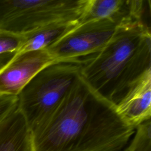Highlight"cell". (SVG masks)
Instances as JSON below:
<instances>
[{
	"instance_id": "cell-1",
	"label": "cell",
	"mask_w": 151,
	"mask_h": 151,
	"mask_svg": "<svg viewBox=\"0 0 151 151\" xmlns=\"http://www.w3.org/2000/svg\"><path fill=\"white\" fill-rule=\"evenodd\" d=\"M135 130L81 77L31 132L30 151H122Z\"/></svg>"
},
{
	"instance_id": "cell-2",
	"label": "cell",
	"mask_w": 151,
	"mask_h": 151,
	"mask_svg": "<svg viewBox=\"0 0 151 151\" xmlns=\"http://www.w3.org/2000/svg\"><path fill=\"white\" fill-rule=\"evenodd\" d=\"M78 60L84 81L116 107L151 74L150 25L135 22L117 26L101 50Z\"/></svg>"
},
{
	"instance_id": "cell-3",
	"label": "cell",
	"mask_w": 151,
	"mask_h": 151,
	"mask_svg": "<svg viewBox=\"0 0 151 151\" xmlns=\"http://www.w3.org/2000/svg\"><path fill=\"white\" fill-rule=\"evenodd\" d=\"M78 59L55 61L39 71L17 96L31 132L41 126L81 78Z\"/></svg>"
},
{
	"instance_id": "cell-4",
	"label": "cell",
	"mask_w": 151,
	"mask_h": 151,
	"mask_svg": "<svg viewBox=\"0 0 151 151\" xmlns=\"http://www.w3.org/2000/svg\"><path fill=\"white\" fill-rule=\"evenodd\" d=\"M89 0H10L2 19L7 30L24 35L48 24L81 19Z\"/></svg>"
},
{
	"instance_id": "cell-5",
	"label": "cell",
	"mask_w": 151,
	"mask_h": 151,
	"mask_svg": "<svg viewBox=\"0 0 151 151\" xmlns=\"http://www.w3.org/2000/svg\"><path fill=\"white\" fill-rule=\"evenodd\" d=\"M117 25L107 18L80 23L45 50L55 61L77 60L101 50Z\"/></svg>"
},
{
	"instance_id": "cell-6",
	"label": "cell",
	"mask_w": 151,
	"mask_h": 151,
	"mask_svg": "<svg viewBox=\"0 0 151 151\" xmlns=\"http://www.w3.org/2000/svg\"><path fill=\"white\" fill-rule=\"evenodd\" d=\"M55 61L46 50L17 54L0 70V95L17 96L39 71Z\"/></svg>"
},
{
	"instance_id": "cell-7",
	"label": "cell",
	"mask_w": 151,
	"mask_h": 151,
	"mask_svg": "<svg viewBox=\"0 0 151 151\" xmlns=\"http://www.w3.org/2000/svg\"><path fill=\"white\" fill-rule=\"evenodd\" d=\"M107 18L117 26L135 22L150 24V0H89L81 23Z\"/></svg>"
},
{
	"instance_id": "cell-8",
	"label": "cell",
	"mask_w": 151,
	"mask_h": 151,
	"mask_svg": "<svg viewBox=\"0 0 151 151\" xmlns=\"http://www.w3.org/2000/svg\"><path fill=\"white\" fill-rule=\"evenodd\" d=\"M121 117L136 128L151 116V74L145 77L115 107Z\"/></svg>"
},
{
	"instance_id": "cell-9",
	"label": "cell",
	"mask_w": 151,
	"mask_h": 151,
	"mask_svg": "<svg viewBox=\"0 0 151 151\" xmlns=\"http://www.w3.org/2000/svg\"><path fill=\"white\" fill-rule=\"evenodd\" d=\"M31 131L17 104L0 121V151H30Z\"/></svg>"
},
{
	"instance_id": "cell-10",
	"label": "cell",
	"mask_w": 151,
	"mask_h": 151,
	"mask_svg": "<svg viewBox=\"0 0 151 151\" xmlns=\"http://www.w3.org/2000/svg\"><path fill=\"white\" fill-rule=\"evenodd\" d=\"M80 23L79 19L56 21L25 34L23 35V44L18 53L45 50L74 29Z\"/></svg>"
},
{
	"instance_id": "cell-11",
	"label": "cell",
	"mask_w": 151,
	"mask_h": 151,
	"mask_svg": "<svg viewBox=\"0 0 151 151\" xmlns=\"http://www.w3.org/2000/svg\"><path fill=\"white\" fill-rule=\"evenodd\" d=\"M24 36L0 30V70L18 53Z\"/></svg>"
},
{
	"instance_id": "cell-12",
	"label": "cell",
	"mask_w": 151,
	"mask_h": 151,
	"mask_svg": "<svg viewBox=\"0 0 151 151\" xmlns=\"http://www.w3.org/2000/svg\"><path fill=\"white\" fill-rule=\"evenodd\" d=\"M123 151H151V120L149 119L136 127L134 136Z\"/></svg>"
},
{
	"instance_id": "cell-13",
	"label": "cell",
	"mask_w": 151,
	"mask_h": 151,
	"mask_svg": "<svg viewBox=\"0 0 151 151\" xmlns=\"http://www.w3.org/2000/svg\"><path fill=\"white\" fill-rule=\"evenodd\" d=\"M17 96L0 95V121L17 104Z\"/></svg>"
},
{
	"instance_id": "cell-14",
	"label": "cell",
	"mask_w": 151,
	"mask_h": 151,
	"mask_svg": "<svg viewBox=\"0 0 151 151\" xmlns=\"http://www.w3.org/2000/svg\"><path fill=\"white\" fill-rule=\"evenodd\" d=\"M122 151H123V150H122Z\"/></svg>"
}]
</instances>
